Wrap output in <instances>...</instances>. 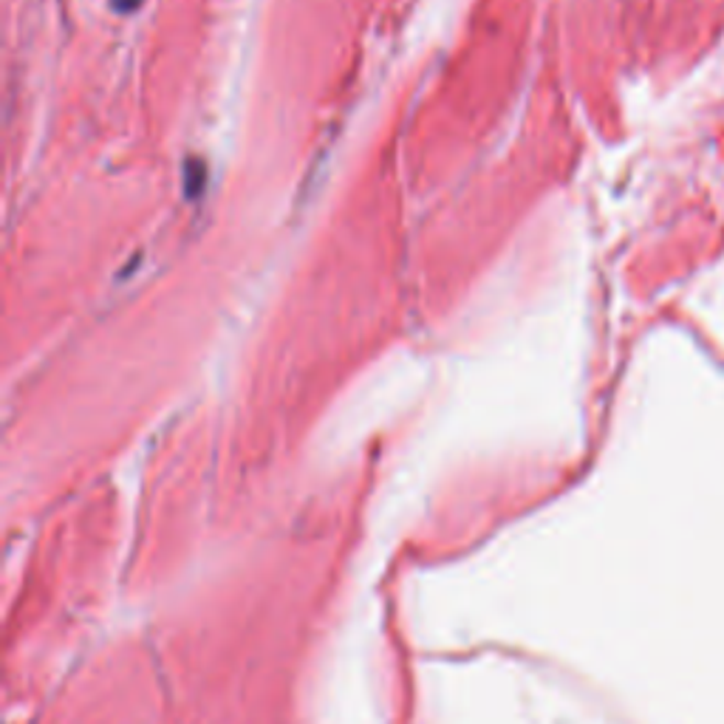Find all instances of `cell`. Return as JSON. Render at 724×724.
I'll return each mask as SVG.
<instances>
[{
	"mask_svg": "<svg viewBox=\"0 0 724 724\" xmlns=\"http://www.w3.org/2000/svg\"><path fill=\"white\" fill-rule=\"evenodd\" d=\"M207 185V165L205 162H198V158H190L185 165V193L187 198H198L205 193Z\"/></svg>",
	"mask_w": 724,
	"mask_h": 724,
	"instance_id": "6da1fadb",
	"label": "cell"
},
{
	"mask_svg": "<svg viewBox=\"0 0 724 724\" xmlns=\"http://www.w3.org/2000/svg\"><path fill=\"white\" fill-rule=\"evenodd\" d=\"M111 7L117 9L119 14H128V12H136V9L142 7V0H111Z\"/></svg>",
	"mask_w": 724,
	"mask_h": 724,
	"instance_id": "7a4b0ae2",
	"label": "cell"
}]
</instances>
